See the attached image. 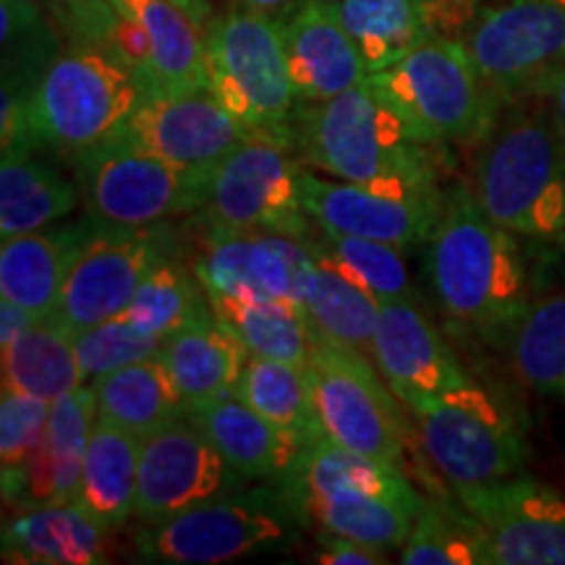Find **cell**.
I'll return each mask as SVG.
<instances>
[{"mask_svg": "<svg viewBox=\"0 0 565 565\" xmlns=\"http://www.w3.org/2000/svg\"><path fill=\"white\" fill-rule=\"evenodd\" d=\"M463 42L498 100L545 95L565 68V0H492Z\"/></svg>", "mask_w": 565, "mask_h": 565, "instance_id": "11", "label": "cell"}, {"mask_svg": "<svg viewBox=\"0 0 565 565\" xmlns=\"http://www.w3.org/2000/svg\"><path fill=\"white\" fill-rule=\"evenodd\" d=\"M315 254L303 238L273 231L210 228L192 270L207 294L282 301L303 312Z\"/></svg>", "mask_w": 565, "mask_h": 565, "instance_id": "16", "label": "cell"}, {"mask_svg": "<svg viewBox=\"0 0 565 565\" xmlns=\"http://www.w3.org/2000/svg\"><path fill=\"white\" fill-rule=\"evenodd\" d=\"M429 286L448 320L482 341L511 343L534 303V280L515 233L487 217L469 186L445 192L427 252Z\"/></svg>", "mask_w": 565, "mask_h": 565, "instance_id": "1", "label": "cell"}, {"mask_svg": "<svg viewBox=\"0 0 565 565\" xmlns=\"http://www.w3.org/2000/svg\"><path fill=\"white\" fill-rule=\"evenodd\" d=\"M291 471L301 498H343V494L414 498L416 494L404 477V469L343 448L324 435L301 450Z\"/></svg>", "mask_w": 565, "mask_h": 565, "instance_id": "30", "label": "cell"}, {"mask_svg": "<svg viewBox=\"0 0 565 565\" xmlns=\"http://www.w3.org/2000/svg\"><path fill=\"white\" fill-rule=\"evenodd\" d=\"M372 87L427 147L479 145L503 100L487 89L461 38L429 34L391 68L370 74Z\"/></svg>", "mask_w": 565, "mask_h": 565, "instance_id": "4", "label": "cell"}, {"mask_svg": "<svg viewBox=\"0 0 565 565\" xmlns=\"http://www.w3.org/2000/svg\"><path fill=\"white\" fill-rule=\"evenodd\" d=\"M34 320H38V317H32L26 309H21L19 303L0 299V349H9Z\"/></svg>", "mask_w": 565, "mask_h": 565, "instance_id": "46", "label": "cell"}, {"mask_svg": "<svg viewBox=\"0 0 565 565\" xmlns=\"http://www.w3.org/2000/svg\"><path fill=\"white\" fill-rule=\"evenodd\" d=\"M118 13L147 32L152 53V95L210 89L204 66V32L173 0H113Z\"/></svg>", "mask_w": 565, "mask_h": 565, "instance_id": "25", "label": "cell"}, {"mask_svg": "<svg viewBox=\"0 0 565 565\" xmlns=\"http://www.w3.org/2000/svg\"><path fill=\"white\" fill-rule=\"evenodd\" d=\"M296 137L307 162L341 181L437 179L435 147L412 137L398 113L372 87L370 76L330 100L299 108Z\"/></svg>", "mask_w": 565, "mask_h": 565, "instance_id": "3", "label": "cell"}, {"mask_svg": "<svg viewBox=\"0 0 565 565\" xmlns=\"http://www.w3.org/2000/svg\"><path fill=\"white\" fill-rule=\"evenodd\" d=\"M61 32L38 0H0L3 92L30 100L61 55Z\"/></svg>", "mask_w": 565, "mask_h": 565, "instance_id": "34", "label": "cell"}, {"mask_svg": "<svg viewBox=\"0 0 565 565\" xmlns=\"http://www.w3.org/2000/svg\"><path fill=\"white\" fill-rule=\"evenodd\" d=\"M97 422V398L92 385H79L51 404L47 414V450L53 461L55 503L79 498L84 456Z\"/></svg>", "mask_w": 565, "mask_h": 565, "instance_id": "41", "label": "cell"}, {"mask_svg": "<svg viewBox=\"0 0 565 565\" xmlns=\"http://www.w3.org/2000/svg\"><path fill=\"white\" fill-rule=\"evenodd\" d=\"M309 249L315 254V265L309 270L307 291H303V315L322 338L372 356L380 303L351 278H345L312 244Z\"/></svg>", "mask_w": 565, "mask_h": 565, "instance_id": "32", "label": "cell"}, {"mask_svg": "<svg viewBox=\"0 0 565 565\" xmlns=\"http://www.w3.org/2000/svg\"><path fill=\"white\" fill-rule=\"evenodd\" d=\"M508 349L521 383L550 398H565V291L534 299Z\"/></svg>", "mask_w": 565, "mask_h": 565, "instance_id": "37", "label": "cell"}, {"mask_svg": "<svg viewBox=\"0 0 565 565\" xmlns=\"http://www.w3.org/2000/svg\"><path fill=\"white\" fill-rule=\"evenodd\" d=\"M471 192L515 236L547 242L565 233V141L547 95L503 105L477 145Z\"/></svg>", "mask_w": 565, "mask_h": 565, "instance_id": "2", "label": "cell"}, {"mask_svg": "<svg viewBox=\"0 0 565 565\" xmlns=\"http://www.w3.org/2000/svg\"><path fill=\"white\" fill-rule=\"evenodd\" d=\"M296 134L252 131L207 171L202 221L210 228L273 231L309 238L301 204V171L294 160Z\"/></svg>", "mask_w": 565, "mask_h": 565, "instance_id": "9", "label": "cell"}, {"mask_svg": "<svg viewBox=\"0 0 565 565\" xmlns=\"http://www.w3.org/2000/svg\"><path fill=\"white\" fill-rule=\"evenodd\" d=\"M414 416L424 456L454 492L524 469L529 450L513 408L471 377L416 408Z\"/></svg>", "mask_w": 565, "mask_h": 565, "instance_id": "7", "label": "cell"}, {"mask_svg": "<svg viewBox=\"0 0 565 565\" xmlns=\"http://www.w3.org/2000/svg\"><path fill=\"white\" fill-rule=\"evenodd\" d=\"M294 3H299V0H228V6H233V9L270 13V17H282Z\"/></svg>", "mask_w": 565, "mask_h": 565, "instance_id": "47", "label": "cell"}, {"mask_svg": "<svg viewBox=\"0 0 565 565\" xmlns=\"http://www.w3.org/2000/svg\"><path fill=\"white\" fill-rule=\"evenodd\" d=\"M370 74L391 68L429 38L416 0H335Z\"/></svg>", "mask_w": 565, "mask_h": 565, "instance_id": "36", "label": "cell"}, {"mask_svg": "<svg viewBox=\"0 0 565 565\" xmlns=\"http://www.w3.org/2000/svg\"><path fill=\"white\" fill-rule=\"evenodd\" d=\"M236 395L265 419L288 433H296L307 443L322 437L307 366L280 362V359L249 356L236 385Z\"/></svg>", "mask_w": 565, "mask_h": 565, "instance_id": "35", "label": "cell"}, {"mask_svg": "<svg viewBox=\"0 0 565 565\" xmlns=\"http://www.w3.org/2000/svg\"><path fill=\"white\" fill-rule=\"evenodd\" d=\"M162 362L189 406L236 393L249 351L207 312L162 338Z\"/></svg>", "mask_w": 565, "mask_h": 565, "instance_id": "23", "label": "cell"}, {"mask_svg": "<svg viewBox=\"0 0 565 565\" xmlns=\"http://www.w3.org/2000/svg\"><path fill=\"white\" fill-rule=\"evenodd\" d=\"M160 246L145 228H113L97 221L82 223L55 315L74 333L116 320L129 307L139 282L158 263Z\"/></svg>", "mask_w": 565, "mask_h": 565, "instance_id": "14", "label": "cell"}, {"mask_svg": "<svg viewBox=\"0 0 565 565\" xmlns=\"http://www.w3.org/2000/svg\"><path fill=\"white\" fill-rule=\"evenodd\" d=\"M108 532L79 500L32 505L3 524V557L32 565H100L108 563Z\"/></svg>", "mask_w": 565, "mask_h": 565, "instance_id": "22", "label": "cell"}, {"mask_svg": "<svg viewBox=\"0 0 565 565\" xmlns=\"http://www.w3.org/2000/svg\"><path fill=\"white\" fill-rule=\"evenodd\" d=\"M315 561L328 565H383L387 563V550L364 545L349 536L320 532V550H317Z\"/></svg>", "mask_w": 565, "mask_h": 565, "instance_id": "45", "label": "cell"}, {"mask_svg": "<svg viewBox=\"0 0 565 565\" xmlns=\"http://www.w3.org/2000/svg\"><path fill=\"white\" fill-rule=\"evenodd\" d=\"M207 299L215 320L246 345L249 356L309 364L317 330L301 309L282 301H254L223 294H207Z\"/></svg>", "mask_w": 565, "mask_h": 565, "instance_id": "31", "label": "cell"}, {"mask_svg": "<svg viewBox=\"0 0 565 565\" xmlns=\"http://www.w3.org/2000/svg\"><path fill=\"white\" fill-rule=\"evenodd\" d=\"M404 565H487L484 534L479 521L463 508L450 511L422 500L412 534L401 547Z\"/></svg>", "mask_w": 565, "mask_h": 565, "instance_id": "40", "label": "cell"}, {"mask_svg": "<svg viewBox=\"0 0 565 565\" xmlns=\"http://www.w3.org/2000/svg\"><path fill=\"white\" fill-rule=\"evenodd\" d=\"M212 312L207 291L186 265L158 259L139 282L121 320L137 324L145 333L168 338L196 317Z\"/></svg>", "mask_w": 565, "mask_h": 565, "instance_id": "38", "label": "cell"}, {"mask_svg": "<svg viewBox=\"0 0 565 565\" xmlns=\"http://www.w3.org/2000/svg\"><path fill=\"white\" fill-rule=\"evenodd\" d=\"M236 471L189 416L139 437L137 511L141 524H160L189 508L228 494Z\"/></svg>", "mask_w": 565, "mask_h": 565, "instance_id": "15", "label": "cell"}, {"mask_svg": "<svg viewBox=\"0 0 565 565\" xmlns=\"http://www.w3.org/2000/svg\"><path fill=\"white\" fill-rule=\"evenodd\" d=\"M301 511L320 532L349 536L383 550L404 547L419 513L422 498H387V494H343V498H301Z\"/></svg>", "mask_w": 565, "mask_h": 565, "instance_id": "33", "label": "cell"}, {"mask_svg": "<svg viewBox=\"0 0 565 565\" xmlns=\"http://www.w3.org/2000/svg\"><path fill=\"white\" fill-rule=\"evenodd\" d=\"M424 26L437 38H461L492 0H416Z\"/></svg>", "mask_w": 565, "mask_h": 565, "instance_id": "44", "label": "cell"}, {"mask_svg": "<svg viewBox=\"0 0 565 565\" xmlns=\"http://www.w3.org/2000/svg\"><path fill=\"white\" fill-rule=\"evenodd\" d=\"M51 404L32 395L3 391L0 401V466H3L6 503H19L24 466L45 437Z\"/></svg>", "mask_w": 565, "mask_h": 565, "instance_id": "42", "label": "cell"}, {"mask_svg": "<svg viewBox=\"0 0 565 565\" xmlns=\"http://www.w3.org/2000/svg\"><path fill=\"white\" fill-rule=\"evenodd\" d=\"M82 236V223L68 228H40L0 244V299H9L32 317L58 309L61 288Z\"/></svg>", "mask_w": 565, "mask_h": 565, "instance_id": "24", "label": "cell"}, {"mask_svg": "<svg viewBox=\"0 0 565 565\" xmlns=\"http://www.w3.org/2000/svg\"><path fill=\"white\" fill-rule=\"evenodd\" d=\"M479 521L487 565H565V498L529 477L458 490Z\"/></svg>", "mask_w": 565, "mask_h": 565, "instance_id": "17", "label": "cell"}, {"mask_svg": "<svg viewBox=\"0 0 565 565\" xmlns=\"http://www.w3.org/2000/svg\"><path fill=\"white\" fill-rule=\"evenodd\" d=\"M301 204L317 228L374 238L412 252L429 244L445 207L437 179L328 181L301 171Z\"/></svg>", "mask_w": 565, "mask_h": 565, "instance_id": "13", "label": "cell"}, {"mask_svg": "<svg viewBox=\"0 0 565 565\" xmlns=\"http://www.w3.org/2000/svg\"><path fill=\"white\" fill-rule=\"evenodd\" d=\"M87 217L113 228H150L200 212L207 171H186L121 129L74 158Z\"/></svg>", "mask_w": 565, "mask_h": 565, "instance_id": "8", "label": "cell"}, {"mask_svg": "<svg viewBox=\"0 0 565 565\" xmlns=\"http://www.w3.org/2000/svg\"><path fill=\"white\" fill-rule=\"evenodd\" d=\"M89 385L97 398V416L137 437L150 435L189 412L186 398L160 353L103 374Z\"/></svg>", "mask_w": 565, "mask_h": 565, "instance_id": "26", "label": "cell"}, {"mask_svg": "<svg viewBox=\"0 0 565 565\" xmlns=\"http://www.w3.org/2000/svg\"><path fill=\"white\" fill-rule=\"evenodd\" d=\"M137 482L139 437L97 416L76 500L113 532L137 511Z\"/></svg>", "mask_w": 565, "mask_h": 565, "instance_id": "28", "label": "cell"}, {"mask_svg": "<svg viewBox=\"0 0 565 565\" xmlns=\"http://www.w3.org/2000/svg\"><path fill=\"white\" fill-rule=\"evenodd\" d=\"M307 370L322 435L404 469V419L364 353L317 333Z\"/></svg>", "mask_w": 565, "mask_h": 565, "instance_id": "12", "label": "cell"}, {"mask_svg": "<svg viewBox=\"0 0 565 565\" xmlns=\"http://www.w3.org/2000/svg\"><path fill=\"white\" fill-rule=\"evenodd\" d=\"M173 3L179 6V9L186 13V17L192 19L202 32L204 26L210 24V19L215 17V13H212V0H173Z\"/></svg>", "mask_w": 565, "mask_h": 565, "instance_id": "49", "label": "cell"}, {"mask_svg": "<svg viewBox=\"0 0 565 565\" xmlns=\"http://www.w3.org/2000/svg\"><path fill=\"white\" fill-rule=\"evenodd\" d=\"M242 479H280L299 461L307 440L246 406L236 393L202 401L186 412Z\"/></svg>", "mask_w": 565, "mask_h": 565, "instance_id": "21", "label": "cell"}, {"mask_svg": "<svg viewBox=\"0 0 565 565\" xmlns=\"http://www.w3.org/2000/svg\"><path fill=\"white\" fill-rule=\"evenodd\" d=\"M141 100L137 76L116 55L68 47L26 100L32 147L76 158L121 131Z\"/></svg>", "mask_w": 565, "mask_h": 565, "instance_id": "5", "label": "cell"}, {"mask_svg": "<svg viewBox=\"0 0 565 565\" xmlns=\"http://www.w3.org/2000/svg\"><path fill=\"white\" fill-rule=\"evenodd\" d=\"M74 330L58 315L34 320L3 351V391L24 393L53 404L84 385Z\"/></svg>", "mask_w": 565, "mask_h": 565, "instance_id": "27", "label": "cell"}, {"mask_svg": "<svg viewBox=\"0 0 565 565\" xmlns=\"http://www.w3.org/2000/svg\"><path fill=\"white\" fill-rule=\"evenodd\" d=\"M82 200L79 183L53 162L32 154H3L0 162V236L32 233L71 215Z\"/></svg>", "mask_w": 565, "mask_h": 565, "instance_id": "29", "label": "cell"}, {"mask_svg": "<svg viewBox=\"0 0 565 565\" xmlns=\"http://www.w3.org/2000/svg\"><path fill=\"white\" fill-rule=\"evenodd\" d=\"M212 95L252 131L296 134V95L278 17L246 9L215 13L204 26Z\"/></svg>", "mask_w": 565, "mask_h": 565, "instance_id": "6", "label": "cell"}, {"mask_svg": "<svg viewBox=\"0 0 565 565\" xmlns=\"http://www.w3.org/2000/svg\"><path fill=\"white\" fill-rule=\"evenodd\" d=\"M372 359L412 414L466 377L443 333L412 296L380 303Z\"/></svg>", "mask_w": 565, "mask_h": 565, "instance_id": "19", "label": "cell"}, {"mask_svg": "<svg viewBox=\"0 0 565 565\" xmlns=\"http://www.w3.org/2000/svg\"><path fill=\"white\" fill-rule=\"evenodd\" d=\"M74 345L82 380L84 385H89L113 370H121L126 364L141 362V359L158 356L162 351V338L145 333L137 324L116 317V320L100 322L95 328L76 333Z\"/></svg>", "mask_w": 565, "mask_h": 565, "instance_id": "43", "label": "cell"}, {"mask_svg": "<svg viewBox=\"0 0 565 565\" xmlns=\"http://www.w3.org/2000/svg\"><path fill=\"white\" fill-rule=\"evenodd\" d=\"M38 3L42 6V9H45V11H51L53 9V6L55 3H58V0H38Z\"/></svg>", "mask_w": 565, "mask_h": 565, "instance_id": "50", "label": "cell"}, {"mask_svg": "<svg viewBox=\"0 0 565 565\" xmlns=\"http://www.w3.org/2000/svg\"><path fill=\"white\" fill-rule=\"evenodd\" d=\"M324 259H330L345 278L364 288L377 303L406 299L414 294L408 278L404 249L374 242V238L345 236V233L320 228L315 238H307Z\"/></svg>", "mask_w": 565, "mask_h": 565, "instance_id": "39", "label": "cell"}, {"mask_svg": "<svg viewBox=\"0 0 565 565\" xmlns=\"http://www.w3.org/2000/svg\"><path fill=\"white\" fill-rule=\"evenodd\" d=\"M124 129L186 171H207L252 134L210 89L145 97Z\"/></svg>", "mask_w": 565, "mask_h": 565, "instance_id": "18", "label": "cell"}, {"mask_svg": "<svg viewBox=\"0 0 565 565\" xmlns=\"http://www.w3.org/2000/svg\"><path fill=\"white\" fill-rule=\"evenodd\" d=\"M296 532L294 511L273 490L221 494L173 519L141 529L134 540L139 561L217 565L257 550L286 545Z\"/></svg>", "mask_w": 565, "mask_h": 565, "instance_id": "10", "label": "cell"}, {"mask_svg": "<svg viewBox=\"0 0 565 565\" xmlns=\"http://www.w3.org/2000/svg\"><path fill=\"white\" fill-rule=\"evenodd\" d=\"M545 95L550 97V105H553L557 129H561L563 141H565V68L561 71V74L555 76L553 84H550Z\"/></svg>", "mask_w": 565, "mask_h": 565, "instance_id": "48", "label": "cell"}, {"mask_svg": "<svg viewBox=\"0 0 565 565\" xmlns=\"http://www.w3.org/2000/svg\"><path fill=\"white\" fill-rule=\"evenodd\" d=\"M288 71L301 103H322L366 82L370 71L335 0H299L282 13Z\"/></svg>", "mask_w": 565, "mask_h": 565, "instance_id": "20", "label": "cell"}]
</instances>
